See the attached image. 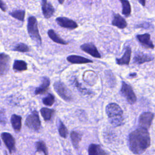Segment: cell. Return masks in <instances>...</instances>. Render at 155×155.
I'll list each match as a JSON object with an SVG mask.
<instances>
[{"mask_svg": "<svg viewBox=\"0 0 155 155\" xmlns=\"http://www.w3.org/2000/svg\"><path fill=\"white\" fill-rule=\"evenodd\" d=\"M25 124L28 128L32 130H39L41 127V122L38 111L36 110L32 111V113L26 118Z\"/></svg>", "mask_w": 155, "mask_h": 155, "instance_id": "5b68a950", "label": "cell"}, {"mask_svg": "<svg viewBox=\"0 0 155 155\" xmlns=\"http://www.w3.org/2000/svg\"><path fill=\"white\" fill-rule=\"evenodd\" d=\"M81 49L96 58H101V55L97 50L96 47L93 43H85L80 46Z\"/></svg>", "mask_w": 155, "mask_h": 155, "instance_id": "ba28073f", "label": "cell"}, {"mask_svg": "<svg viewBox=\"0 0 155 155\" xmlns=\"http://www.w3.org/2000/svg\"><path fill=\"white\" fill-rule=\"evenodd\" d=\"M154 114L153 113L150 111L143 112L142 113L139 118V125L140 127L148 129L152 123L154 119Z\"/></svg>", "mask_w": 155, "mask_h": 155, "instance_id": "52a82bcc", "label": "cell"}, {"mask_svg": "<svg viewBox=\"0 0 155 155\" xmlns=\"http://www.w3.org/2000/svg\"><path fill=\"white\" fill-rule=\"evenodd\" d=\"M136 76H137L136 73H130V74H129V76H130V77H131V78H134V77H136Z\"/></svg>", "mask_w": 155, "mask_h": 155, "instance_id": "8d00e7d4", "label": "cell"}, {"mask_svg": "<svg viewBox=\"0 0 155 155\" xmlns=\"http://www.w3.org/2000/svg\"><path fill=\"white\" fill-rule=\"evenodd\" d=\"M64 1H65V0H58L59 2L61 4H63V3H64Z\"/></svg>", "mask_w": 155, "mask_h": 155, "instance_id": "74e56055", "label": "cell"}, {"mask_svg": "<svg viewBox=\"0 0 155 155\" xmlns=\"http://www.w3.org/2000/svg\"><path fill=\"white\" fill-rule=\"evenodd\" d=\"M27 31L31 39L35 41L37 44L41 45L42 44V39L38 27L37 19L35 16L28 17L27 22Z\"/></svg>", "mask_w": 155, "mask_h": 155, "instance_id": "3957f363", "label": "cell"}, {"mask_svg": "<svg viewBox=\"0 0 155 155\" xmlns=\"http://www.w3.org/2000/svg\"><path fill=\"white\" fill-rule=\"evenodd\" d=\"M0 8L4 11V12H5L6 11V9H7V7H6V5L4 3L3 1H2L1 0H0Z\"/></svg>", "mask_w": 155, "mask_h": 155, "instance_id": "836d02e7", "label": "cell"}, {"mask_svg": "<svg viewBox=\"0 0 155 155\" xmlns=\"http://www.w3.org/2000/svg\"><path fill=\"white\" fill-rule=\"evenodd\" d=\"M1 137L10 153H12L13 151H14L15 147V140L14 137L11 134L7 132L1 133Z\"/></svg>", "mask_w": 155, "mask_h": 155, "instance_id": "8fae6325", "label": "cell"}, {"mask_svg": "<svg viewBox=\"0 0 155 155\" xmlns=\"http://www.w3.org/2000/svg\"><path fill=\"white\" fill-rule=\"evenodd\" d=\"M154 60V56L143 52H137L133 58V63L136 64H142Z\"/></svg>", "mask_w": 155, "mask_h": 155, "instance_id": "7c38bea8", "label": "cell"}, {"mask_svg": "<svg viewBox=\"0 0 155 155\" xmlns=\"http://www.w3.org/2000/svg\"><path fill=\"white\" fill-rule=\"evenodd\" d=\"M0 145H1V141H0Z\"/></svg>", "mask_w": 155, "mask_h": 155, "instance_id": "f35d334b", "label": "cell"}, {"mask_svg": "<svg viewBox=\"0 0 155 155\" xmlns=\"http://www.w3.org/2000/svg\"><path fill=\"white\" fill-rule=\"evenodd\" d=\"M73 82H74V86L76 87V88L79 91H80L82 94L90 95V94H91L93 93V91H91V90L82 87V85L79 83V82L78 81V80L76 78H74Z\"/></svg>", "mask_w": 155, "mask_h": 155, "instance_id": "4316f807", "label": "cell"}, {"mask_svg": "<svg viewBox=\"0 0 155 155\" xmlns=\"http://www.w3.org/2000/svg\"><path fill=\"white\" fill-rule=\"evenodd\" d=\"M54 102V96L51 93H48L47 96L42 99V103L47 106H52Z\"/></svg>", "mask_w": 155, "mask_h": 155, "instance_id": "4dcf8cb0", "label": "cell"}, {"mask_svg": "<svg viewBox=\"0 0 155 155\" xmlns=\"http://www.w3.org/2000/svg\"><path fill=\"white\" fill-rule=\"evenodd\" d=\"M88 153L89 155H103L108 154L99 145L94 143H91L89 145Z\"/></svg>", "mask_w": 155, "mask_h": 155, "instance_id": "ffe728a7", "label": "cell"}, {"mask_svg": "<svg viewBox=\"0 0 155 155\" xmlns=\"http://www.w3.org/2000/svg\"><path fill=\"white\" fill-rule=\"evenodd\" d=\"M122 4V14L128 17L131 15V5L128 0H119Z\"/></svg>", "mask_w": 155, "mask_h": 155, "instance_id": "484cf974", "label": "cell"}, {"mask_svg": "<svg viewBox=\"0 0 155 155\" xmlns=\"http://www.w3.org/2000/svg\"><path fill=\"white\" fill-rule=\"evenodd\" d=\"M70 138L71 140L72 144L73 147L76 148L78 149L79 148V142H81L82 139V135L79 133L75 131H72L70 133Z\"/></svg>", "mask_w": 155, "mask_h": 155, "instance_id": "603a6c76", "label": "cell"}, {"mask_svg": "<svg viewBox=\"0 0 155 155\" xmlns=\"http://www.w3.org/2000/svg\"><path fill=\"white\" fill-rule=\"evenodd\" d=\"M10 15L15 19H17L21 21H24L25 17V10H18L10 13Z\"/></svg>", "mask_w": 155, "mask_h": 155, "instance_id": "f1b7e54d", "label": "cell"}, {"mask_svg": "<svg viewBox=\"0 0 155 155\" xmlns=\"http://www.w3.org/2000/svg\"><path fill=\"white\" fill-rule=\"evenodd\" d=\"M7 123V117L5 112L4 110H0V124L5 125Z\"/></svg>", "mask_w": 155, "mask_h": 155, "instance_id": "d6a6232c", "label": "cell"}, {"mask_svg": "<svg viewBox=\"0 0 155 155\" xmlns=\"http://www.w3.org/2000/svg\"><path fill=\"white\" fill-rule=\"evenodd\" d=\"M10 58L8 55L0 53V76L5 74L9 70Z\"/></svg>", "mask_w": 155, "mask_h": 155, "instance_id": "30bf717a", "label": "cell"}, {"mask_svg": "<svg viewBox=\"0 0 155 155\" xmlns=\"http://www.w3.org/2000/svg\"><path fill=\"white\" fill-rule=\"evenodd\" d=\"M151 26V24H148V23H144L143 24H140L139 27H142L144 28H150V27Z\"/></svg>", "mask_w": 155, "mask_h": 155, "instance_id": "e575fe53", "label": "cell"}, {"mask_svg": "<svg viewBox=\"0 0 155 155\" xmlns=\"http://www.w3.org/2000/svg\"><path fill=\"white\" fill-rule=\"evenodd\" d=\"M136 38L143 47L148 48L154 49V45L151 40L150 34L144 33L142 35H138L136 36Z\"/></svg>", "mask_w": 155, "mask_h": 155, "instance_id": "4fadbf2b", "label": "cell"}, {"mask_svg": "<svg viewBox=\"0 0 155 155\" xmlns=\"http://www.w3.org/2000/svg\"><path fill=\"white\" fill-rule=\"evenodd\" d=\"M36 151L41 153L42 152L45 155L48 154V150L45 142L43 140H38L35 143Z\"/></svg>", "mask_w": 155, "mask_h": 155, "instance_id": "83f0119b", "label": "cell"}, {"mask_svg": "<svg viewBox=\"0 0 155 155\" xmlns=\"http://www.w3.org/2000/svg\"><path fill=\"white\" fill-rule=\"evenodd\" d=\"M53 87L56 93L64 101L68 102L72 100V93L70 89L62 82L56 81L53 84Z\"/></svg>", "mask_w": 155, "mask_h": 155, "instance_id": "277c9868", "label": "cell"}, {"mask_svg": "<svg viewBox=\"0 0 155 155\" xmlns=\"http://www.w3.org/2000/svg\"><path fill=\"white\" fill-rule=\"evenodd\" d=\"M131 48L128 46L126 47L124 55L120 58H116V64L119 65H128L131 59Z\"/></svg>", "mask_w": 155, "mask_h": 155, "instance_id": "9a60e30c", "label": "cell"}, {"mask_svg": "<svg viewBox=\"0 0 155 155\" xmlns=\"http://www.w3.org/2000/svg\"><path fill=\"white\" fill-rule=\"evenodd\" d=\"M67 61L71 64H87V63H92L93 61L88 59L85 57H82L78 55H70L67 58Z\"/></svg>", "mask_w": 155, "mask_h": 155, "instance_id": "e0dca14e", "label": "cell"}, {"mask_svg": "<svg viewBox=\"0 0 155 155\" xmlns=\"http://www.w3.org/2000/svg\"><path fill=\"white\" fill-rule=\"evenodd\" d=\"M54 110L46 107H43L40 110L41 116L45 121H48L51 120L53 115L54 113Z\"/></svg>", "mask_w": 155, "mask_h": 155, "instance_id": "cb8c5ba5", "label": "cell"}, {"mask_svg": "<svg viewBox=\"0 0 155 155\" xmlns=\"http://www.w3.org/2000/svg\"><path fill=\"white\" fill-rule=\"evenodd\" d=\"M139 3L142 5V6H145V0H138Z\"/></svg>", "mask_w": 155, "mask_h": 155, "instance_id": "d590c367", "label": "cell"}, {"mask_svg": "<svg viewBox=\"0 0 155 155\" xmlns=\"http://www.w3.org/2000/svg\"><path fill=\"white\" fill-rule=\"evenodd\" d=\"M42 11L43 15L47 19L51 18L54 13V8L53 5L48 2L47 0H42Z\"/></svg>", "mask_w": 155, "mask_h": 155, "instance_id": "5bb4252c", "label": "cell"}, {"mask_svg": "<svg viewBox=\"0 0 155 155\" xmlns=\"http://www.w3.org/2000/svg\"><path fill=\"white\" fill-rule=\"evenodd\" d=\"M15 51H19V52H22V53H25V52H27L30 50L29 47L25 44L24 43H19L18 45H16L15 47V48L13 49Z\"/></svg>", "mask_w": 155, "mask_h": 155, "instance_id": "1f68e13d", "label": "cell"}, {"mask_svg": "<svg viewBox=\"0 0 155 155\" xmlns=\"http://www.w3.org/2000/svg\"><path fill=\"white\" fill-rule=\"evenodd\" d=\"M13 68L16 71H25L27 69V64L24 61L15 60L13 63Z\"/></svg>", "mask_w": 155, "mask_h": 155, "instance_id": "d4e9b609", "label": "cell"}, {"mask_svg": "<svg viewBox=\"0 0 155 155\" xmlns=\"http://www.w3.org/2000/svg\"><path fill=\"white\" fill-rule=\"evenodd\" d=\"M58 131L59 135L63 137V138H66L67 135H68V130L62 121H59V124L58 127Z\"/></svg>", "mask_w": 155, "mask_h": 155, "instance_id": "f546056e", "label": "cell"}, {"mask_svg": "<svg viewBox=\"0 0 155 155\" xmlns=\"http://www.w3.org/2000/svg\"><path fill=\"white\" fill-rule=\"evenodd\" d=\"M56 21L59 25L65 28L72 30L75 29L78 27L75 21L66 17H58L56 19Z\"/></svg>", "mask_w": 155, "mask_h": 155, "instance_id": "9c48e42d", "label": "cell"}, {"mask_svg": "<svg viewBox=\"0 0 155 155\" xmlns=\"http://www.w3.org/2000/svg\"><path fill=\"white\" fill-rule=\"evenodd\" d=\"M120 93L122 95L125 97L127 102L130 104H134L137 100L136 96L131 87L129 84L123 81L122 83V87L120 88Z\"/></svg>", "mask_w": 155, "mask_h": 155, "instance_id": "8992f818", "label": "cell"}, {"mask_svg": "<svg viewBox=\"0 0 155 155\" xmlns=\"http://www.w3.org/2000/svg\"><path fill=\"white\" fill-rule=\"evenodd\" d=\"M112 25L117 27L120 29H124L127 26V22L125 19L122 17L119 14H115L111 22Z\"/></svg>", "mask_w": 155, "mask_h": 155, "instance_id": "d6986e66", "label": "cell"}, {"mask_svg": "<svg viewBox=\"0 0 155 155\" xmlns=\"http://www.w3.org/2000/svg\"><path fill=\"white\" fill-rule=\"evenodd\" d=\"M50 85V80L47 77H43L42 78V83L41 84L37 87L35 90V94H44L47 92L49 86Z\"/></svg>", "mask_w": 155, "mask_h": 155, "instance_id": "2e32d148", "label": "cell"}, {"mask_svg": "<svg viewBox=\"0 0 155 155\" xmlns=\"http://www.w3.org/2000/svg\"><path fill=\"white\" fill-rule=\"evenodd\" d=\"M128 144L130 150L136 154L143 153L150 147L151 138L147 129L140 127L130 133Z\"/></svg>", "mask_w": 155, "mask_h": 155, "instance_id": "6da1fadb", "label": "cell"}, {"mask_svg": "<svg viewBox=\"0 0 155 155\" xmlns=\"http://www.w3.org/2000/svg\"><path fill=\"white\" fill-rule=\"evenodd\" d=\"M106 114L110 123L114 127H119L124 124L123 111L116 103H110L105 108Z\"/></svg>", "mask_w": 155, "mask_h": 155, "instance_id": "7a4b0ae2", "label": "cell"}, {"mask_svg": "<svg viewBox=\"0 0 155 155\" xmlns=\"http://www.w3.org/2000/svg\"><path fill=\"white\" fill-rule=\"evenodd\" d=\"M83 80L90 85H93L97 80V76L93 71H87L83 74Z\"/></svg>", "mask_w": 155, "mask_h": 155, "instance_id": "ac0fdd59", "label": "cell"}, {"mask_svg": "<svg viewBox=\"0 0 155 155\" xmlns=\"http://www.w3.org/2000/svg\"><path fill=\"white\" fill-rule=\"evenodd\" d=\"M22 117L16 114H13L11 117V124L13 128L16 132L20 131L21 129Z\"/></svg>", "mask_w": 155, "mask_h": 155, "instance_id": "7402d4cb", "label": "cell"}, {"mask_svg": "<svg viewBox=\"0 0 155 155\" xmlns=\"http://www.w3.org/2000/svg\"><path fill=\"white\" fill-rule=\"evenodd\" d=\"M47 34L49 38L54 42L61 44V45H67L68 42L62 39L53 30L50 29L47 31Z\"/></svg>", "mask_w": 155, "mask_h": 155, "instance_id": "44dd1931", "label": "cell"}]
</instances>
